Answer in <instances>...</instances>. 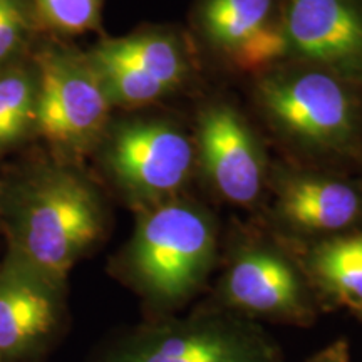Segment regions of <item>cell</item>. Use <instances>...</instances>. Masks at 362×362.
I'll return each mask as SVG.
<instances>
[{
    "label": "cell",
    "instance_id": "16",
    "mask_svg": "<svg viewBox=\"0 0 362 362\" xmlns=\"http://www.w3.org/2000/svg\"><path fill=\"white\" fill-rule=\"evenodd\" d=\"M104 0H34L40 22L61 34H84L101 21Z\"/></svg>",
    "mask_w": 362,
    "mask_h": 362
},
{
    "label": "cell",
    "instance_id": "17",
    "mask_svg": "<svg viewBox=\"0 0 362 362\" xmlns=\"http://www.w3.org/2000/svg\"><path fill=\"white\" fill-rule=\"evenodd\" d=\"M22 0H0V62L17 51L25 33V13Z\"/></svg>",
    "mask_w": 362,
    "mask_h": 362
},
{
    "label": "cell",
    "instance_id": "4",
    "mask_svg": "<svg viewBox=\"0 0 362 362\" xmlns=\"http://www.w3.org/2000/svg\"><path fill=\"white\" fill-rule=\"evenodd\" d=\"M98 362H280V351L260 325L225 309L136 327Z\"/></svg>",
    "mask_w": 362,
    "mask_h": 362
},
{
    "label": "cell",
    "instance_id": "10",
    "mask_svg": "<svg viewBox=\"0 0 362 362\" xmlns=\"http://www.w3.org/2000/svg\"><path fill=\"white\" fill-rule=\"evenodd\" d=\"M220 297L242 315L305 322L312 317L309 285L284 252L267 243L240 248L226 267Z\"/></svg>",
    "mask_w": 362,
    "mask_h": 362
},
{
    "label": "cell",
    "instance_id": "19",
    "mask_svg": "<svg viewBox=\"0 0 362 362\" xmlns=\"http://www.w3.org/2000/svg\"><path fill=\"white\" fill-rule=\"evenodd\" d=\"M0 214H2V188H0Z\"/></svg>",
    "mask_w": 362,
    "mask_h": 362
},
{
    "label": "cell",
    "instance_id": "8",
    "mask_svg": "<svg viewBox=\"0 0 362 362\" xmlns=\"http://www.w3.org/2000/svg\"><path fill=\"white\" fill-rule=\"evenodd\" d=\"M193 27L230 69L255 78L288 59L284 0H198Z\"/></svg>",
    "mask_w": 362,
    "mask_h": 362
},
{
    "label": "cell",
    "instance_id": "2",
    "mask_svg": "<svg viewBox=\"0 0 362 362\" xmlns=\"http://www.w3.org/2000/svg\"><path fill=\"white\" fill-rule=\"evenodd\" d=\"M6 214L8 252L64 284L106 228L101 194L67 165L42 168L24 181Z\"/></svg>",
    "mask_w": 362,
    "mask_h": 362
},
{
    "label": "cell",
    "instance_id": "18",
    "mask_svg": "<svg viewBox=\"0 0 362 362\" xmlns=\"http://www.w3.org/2000/svg\"><path fill=\"white\" fill-rule=\"evenodd\" d=\"M305 362H351V357L346 344L336 342L320 352H317L315 356H312Z\"/></svg>",
    "mask_w": 362,
    "mask_h": 362
},
{
    "label": "cell",
    "instance_id": "3",
    "mask_svg": "<svg viewBox=\"0 0 362 362\" xmlns=\"http://www.w3.org/2000/svg\"><path fill=\"white\" fill-rule=\"evenodd\" d=\"M218 226L211 211L180 197L143 208L119 270L155 309L187 304L214 270Z\"/></svg>",
    "mask_w": 362,
    "mask_h": 362
},
{
    "label": "cell",
    "instance_id": "11",
    "mask_svg": "<svg viewBox=\"0 0 362 362\" xmlns=\"http://www.w3.org/2000/svg\"><path fill=\"white\" fill-rule=\"evenodd\" d=\"M288 59L362 86V0H284Z\"/></svg>",
    "mask_w": 362,
    "mask_h": 362
},
{
    "label": "cell",
    "instance_id": "12",
    "mask_svg": "<svg viewBox=\"0 0 362 362\" xmlns=\"http://www.w3.org/2000/svg\"><path fill=\"white\" fill-rule=\"evenodd\" d=\"M274 189L272 215L285 232L298 237H334L362 220V189L325 171L277 168L269 176Z\"/></svg>",
    "mask_w": 362,
    "mask_h": 362
},
{
    "label": "cell",
    "instance_id": "13",
    "mask_svg": "<svg viewBox=\"0 0 362 362\" xmlns=\"http://www.w3.org/2000/svg\"><path fill=\"white\" fill-rule=\"evenodd\" d=\"M93 52L131 67L144 78L178 93L192 83L197 59L189 40L173 29H146L98 44Z\"/></svg>",
    "mask_w": 362,
    "mask_h": 362
},
{
    "label": "cell",
    "instance_id": "7",
    "mask_svg": "<svg viewBox=\"0 0 362 362\" xmlns=\"http://www.w3.org/2000/svg\"><path fill=\"white\" fill-rule=\"evenodd\" d=\"M197 168L221 200L257 205L269 187L265 146L247 116L226 99L203 104L194 126Z\"/></svg>",
    "mask_w": 362,
    "mask_h": 362
},
{
    "label": "cell",
    "instance_id": "15",
    "mask_svg": "<svg viewBox=\"0 0 362 362\" xmlns=\"http://www.w3.org/2000/svg\"><path fill=\"white\" fill-rule=\"evenodd\" d=\"M37 81L29 72L12 69L0 74V149L21 141L35 123Z\"/></svg>",
    "mask_w": 362,
    "mask_h": 362
},
{
    "label": "cell",
    "instance_id": "1",
    "mask_svg": "<svg viewBox=\"0 0 362 362\" xmlns=\"http://www.w3.org/2000/svg\"><path fill=\"white\" fill-rule=\"evenodd\" d=\"M262 119L309 160H341L362 149V86L309 62L287 61L253 78Z\"/></svg>",
    "mask_w": 362,
    "mask_h": 362
},
{
    "label": "cell",
    "instance_id": "6",
    "mask_svg": "<svg viewBox=\"0 0 362 362\" xmlns=\"http://www.w3.org/2000/svg\"><path fill=\"white\" fill-rule=\"evenodd\" d=\"M111 107L88 54L56 47L42 52L34 128L57 151L81 156L101 143Z\"/></svg>",
    "mask_w": 362,
    "mask_h": 362
},
{
    "label": "cell",
    "instance_id": "9",
    "mask_svg": "<svg viewBox=\"0 0 362 362\" xmlns=\"http://www.w3.org/2000/svg\"><path fill=\"white\" fill-rule=\"evenodd\" d=\"M66 284L7 252L0 264V362L33 359L64 322Z\"/></svg>",
    "mask_w": 362,
    "mask_h": 362
},
{
    "label": "cell",
    "instance_id": "5",
    "mask_svg": "<svg viewBox=\"0 0 362 362\" xmlns=\"http://www.w3.org/2000/svg\"><path fill=\"white\" fill-rule=\"evenodd\" d=\"M101 143L107 176L141 210L180 197L197 170L193 136L168 117L124 121Z\"/></svg>",
    "mask_w": 362,
    "mask_h": 362
},
{
    "label": "cell",
    "instance_id": "14",
    "mask_svg": "<svg viewBox=\"0 0 362 362\" xmlns=\"http://www.w3.org/2000/svg\"><path fill=\"white\" fill-rule=\"evenodd\" d=\"M307 270L330 297L362 310V232L324 238L310 250Z\"/></svg>",
    "mask_w": 362,
    "mask_h": 362
}]
</instances>
